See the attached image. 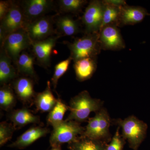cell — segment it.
Here are the masks:
<instances>
[{
  "label": "cell",
  "mask_w": 150,
  "mask_h": 150,
  "mask_svg": "<svg viewBox=\"0 0 150 150\" xmlns=\"http://www.w3.org/2000/svg\"><path fill=\"white\" fill-rule=\"evenodd\" d=\"M100 100L92 98L88 91H83L70 100L69 109L70 113L66 119L81 123L88 119L92 112H96L102 108Z\"/></svg>",
  "instance_id": "6da1fadb"
},
{
  "label": "cell",
  "mask_w": 150,
  "mask_h": 150,
  "mask_svg": "<svg viewBox=\"0 0 150 150\" xmlns=\"http://www.w3.org/2000/svg\"><path fill=\"white\" fill-rule=\"evenodd\" d=\"M70 57L74 62L86 58H96L101 49L99 33L86 34L76 38L72 43H67Z\"/></svg>",
  "instance_id": "7a4b0ae2"
},
{
  "label": "cell",
  "mask_w": 150,
  "mask_h": 150,
  "mask_svg": "<svg viewBox=\"0 0 150 150\" xmlns=\"http://www.w3.org/2000/svg\"><path fill=\"white\" fill-rule=\"evenodd\" d=\"M116 123L122 129V138L127 140L131 149L137 150L146 136L148 126L134 115L124 120L118 119Z\"/></svg>",
  "instance_id": "3957f363"
},
{
  "label": "cell",
  "mask_w": 150,
  "mask_h": 150,
  "mask_svg": "<svg viewBox=\"0 0 150 150\" xmlns=\"http://www.w3.org/2000/svg\"><path fill=\"white\" fill-rule=\"evenodd\" d=\"M84 131L85 128L81 126V123L74 121L64 120L53 128L49 139L51 147L61 146L63 144L75 142Z\"/></svg>",
  "instance_id": "277c9868"
},
{
  "label": "cell",
  "mask_w": 150,
  "mask_h": 150,
  "mask_svg": "<svg viewBox=\"0 0 150 150\" xmlns=\"http://www.w3.org/2000/svg\"><path fill=\"white\" fill-rule=\"evenodd\" d=\"M110 119L107 110L102 108L96 112L94 116L89 118L83 134L81 136L102 141L110 138Z\"/></svg>",
  "instance_id": "5b68a950"
},
{
  "label": "cell",
  "mask_w": 150,
  "mask_h": 150,
  "mask_svg": "<svg viewBox=\"0 0 150 150\" xmlns=\"http://www.w3.org/2000/svg\"><path fill=\"white\" fill-rule=\"evenodd\" d=\"M32 41L24 28L10 33L6 37L1 48L15 64L22 52L31 46Z\"/></svg>",
  "instance_id": "8992f818"
},
{
  "label": "cell",
  "mask_w": 150,
  "mask_h": 150,
  "mask_svg": "<svg viewBox=\"0 0 150 150\" xmlns=\"http://www.w3.org/2000/svg\"><path fill=\"white\" fill-rule=\"evenodd\" d=\"M55 16H44L25 24L26 30L32 42L44 40L56 34L54 28Z\"/></svg>",
  "instance_id": "52a82bcc"
},
{
  "label": "cell",
  "mask_w": 150,
  "mask_h": 150,
  "mask_svg": "<svg viewBox=\"0 0 150 150\" xmlns=\"http://www.w3.org/2000/svg\"><path fill=\"white\" fill-rule=\"evenodd\" d=\"M104 4L102 1H91L82 18L86 34L99 33L102 25Z\"/></svg>",
  "instance_id": "ba28073f"
},
{
  "label": "cell",
  "mask_w": 150,
  "mask_h": 150,
  "mask_svg": "<svg viewBox=\"0 0 150 150\" xmlns=\"http://www.w3.org/2000/svg\"><path fill=\"white\" fill-rule=\"evenodd\" d=\"M20 5L26 23L46 16L54 8V1L51 0H25Z\"/></svg>",
  "instance_id": "9c48e42d"
},
{
  "label": "cell",
  "mask_w": 150,
  "mask_h": 150,
  "mask_svg": "<svg viewBox=\"0 0 150 150\" xmlns=\"http://www.w3.org/2000/svg\"><path fill=\"white\" fill-rule=\"evenodd\" d=\"M60 37L54 35L44 40L32 42L33 55L39 65L44 68L50 66L52 51Z\"/></svg>",
  "instance_id": "30bf717a"
},
{
  "label": "cell",
  "mask_w": 150,
  "mask_h": 150,
  "mask_svg": "<svg viewBox=\"0 0 150 150\" xmlns=\"http://www.w3.org/2000/svg\"><path fill=\"white\" fill-rule=\"evenodd\" d=\"M99 41L103 50L119 51L126 47L120 30L115 25H107L100 30Z\"/></svg>",
  "instance_id": "8fae6325"
},
{
  "label": "cell",
  "mask_w": 150,
  "mask_h": 150,
  "mask_svg": "<svg viewBox=\"0 0 150 150\" xmlns=\"http://www.w3.org/2000/svg\"><path fill=\"white\" fill-rule=\"evenodd\" d=\"M26 22L20 4L13 2L8 13L1 21L0 28L7 35L24 28Z\"/></svg>",
  "instance_id": "7c38bea8"
},
{
  "label": "cell",
  "mask_w": 150,
  "mask_h": 150,
  "mask_svg": "<svg viewBox=\"0 0 150 150\" xmlns=\"http://www.w3.org/2000/svg\"><path fill=\"white\" fill-rule=\"evenodd\" d=\"M35 81L28 77H18L12 82L17 98L24 104H29L34 102L36 93L34 89Z\"/></svg>",
  "instance_id": "4fadbf2b"
},
{
  "label": "cell",
  "mask_w": 150,
  "mask_h": 150,
  "mask_svg": "<svg viewBox=\"0 0 150 150\" xmlns=\"http://www.w3.org/2000/svg\"><path fill=\"white\" fill-rule=\"evenodd\" d=\"M50 131L48 128L41 126L30 127L18 137L16 141L9 145L8 147L20 149H24L40 138L46 137Z\"/></svg>",
  "instance_id": "5bb4252c"
},
{
  "label": "cell",
  "mask_w": 150,
  "mask_h": 150,
  "mask_svg": "<svg viewBox=\"0 0 150 150\" xmlns=\"http://www.w3.org/2000/svg\"><path fill=\"white\" fill-rule=\"evenodd\" d=\"M146 16H150V14L144 8L126 5L120 8L119 25H133L139 23Z\"/></svg>",
  "instance_id": "9a60e30c"
},
{
  "label": "cell",
  "mask_w": 150,
  "mask_h": 150,
  "mask_svg": "<svg viewBox=\"0 0 150 150\" xmlns=\"http://www.w3.org/2000/svg\"><path fill=\"white\" fill-rule=\"evenodd\" d=\"M8 118L16 129L28 124H40V123L39 116L34 115L25 107L10 111Z\"/></svg>",
  "instance_id": "2e32d148"
},
{
  "label": "cell",
  "mask_w": 150,
  "mask_h": 150,
  "mask_svg": "<svg viewBox=\"0 0 150 150\" xmlns=\"http://www.w3.org/2000/svg\"><path fill=\"white\" fill-rule=\"evenodd\" d=\"M56 34L61 37L73 36L79 32V23L69 15H59L54 18Z\"/></svg>",
  "instance_id": "e0dca14e"
},
{
  "label": "cell",
  "mask_w": 150,
  "mask_h": 150,
  "mask_svg": "<svg viewBox=\"0 0 150 150\" xmlns=\"http://www.w3.org/2000/svg\"><path fill=\"white\" fill-rule=\"evenodd\" d=\"M11 59L1 48L0 54V83L1 86L9 84L18 77L17 70L12 64Z\"/></svg>",
  "instance_id": "ac0fdd59"
},
{
  "label": "cell",
  "mask_w": 150,
  "mask_h": 150,
  "mask_svg": "<svg viewBox=\"0 0 150 150\" xmlns=\"http://www.w3.org/2000/svg\"><path fill=\"white\" fill-rule=\"evenodd\" d=\"M74 62L76 78L79 81L89 79L96 71V58H84Z\"/></svg>",
  "instance_id": "d6986e66"
},
{
  "label": "cell",
  "mask_w": 150,
  "mask_h": 150,
  "mask_svg": "<svg viewBox=\"0 0 150 150\" xmlns=\"http://www.w3.org/2000/svg\"><path fill=\"white\" fill-rule=\"evenodd\" d=\"M34 59L35 58L33 54L24 51L19 56L15 64L18 74L37 81L38 77L33 67Z\"/></svg>",
  "instance_id": "ffe728a7"
},
{
  "label": "cell",
  "mask_w": 150,
  "mask_h": 150,
  "mask_svg": "<svg viewBox=\"0 0 150 150\" xmlns=\"http://www.w3.org/2000/svg\"><path fill=\"white\" fill-rule=\"evenodd\" d=\"M57 101V99L52 93L50 82L48 81L45 90L36 94L33 103L38 111L45 112L51 111Z\"/></svg>",
  "instance_id": "44dd1931"
},
{
  "label": "cell",
  "mask_w": 150,
  "mask_h": 150,
  "mask_svg": "<svg viewBox=\"0 0 150 150\" xmlns=\"http://www.w3.org/2000/svg\"><path fill=\"white\" fill-rule=\"evenodd\" d=\"M105 146L102 141L82 136H80L75 142L68 144L69 150H105Z\"/></svg>",
  "instance_id": "7402d4cb"
},
{
  "label": "cell",
  "mask_w": 150,
  "mask_h": 150,
  "mask_svg": "<svg viewBox=\"0 0 150 150\" xmlns=\"http://www.w3.org/2000/svg\"><path fill=\"white\" fill-rule=\"evenodd\" d=\"M16 96L10 84L2 86L0 89V107L2 110L10 112L16 104Z\"/></svg>",
  "instance_id": "603a6c76"
},
{
  "label": "cell",
  "mask_w": 150,
  "mask_h": 150,
  "mask_svg": "<svg viewBox=\"0 0 150 150\" xmlns=\"http://www.w3.org/2000/svg\"><path fill=\"white\" fill-rule=\"evenodd\" d=\"M68 110L69 106L58 98L56 105L49 112L47 118V123L53 128L56 127L64 121V116Z\"/></svg>",
  "instance_id": "cb8c5ba5"
},
{
  "label": "cell",
  "mask_w": 150,
  "mask_h": 150,
  "mask_svg": "<svg viewBox=\"0 0 150 150\" xmlns=\"http://www.w3.org/2000/svg\"><path fill=\"white\" fill-rule=\"evenodd\" d=\"M103 3L104 4V11L102 25L100 30L107 25H119L121 8L105 4L103 2Z\"/></svg>",
  "instance_id": "d4e9b609"
},
{
  "label": "cell",
  "mask_w": 150,
  "mask_h": 150,
  "mask_svg": "<svg viewBox=\"0 0 150 150\" xmlns=\"http://www.w3.org/2000/svg\"><path fill=\"white\" fill-rule=\"evenodd\" d=\"M87 1L85 0H60L58 1L59 11L62 13H76L81 10Z\"/></svg>",
  "instance_id": "484cf974"
},
{
  "label": "cell",
  "mask_w": 150,
  "mask_h": 150,
  "mask_svg": "<svg viewBox=\"0 0 150 150\" xmlns=\"http://www.w3.org/2000/svg\"><path fill=\"white\" fill-rule=\"evenodd\" d=\"M72 59L70 56L68 59L58 63L55 67L54 74L51 78L52 85L54 89L56 88L58 81L67 71Z\"/></svg>",
  "instance_id": "4316f807"
},
{
  "label": "cell",
  "mask_w": 150,
  "mask_h": 150,
  "mask_svg": "<svg viewBox=\"0 0 150 150\" xmlns=\"http://www.w3.org/2000/svg\"><path fill=\"white\" fill-rule=\"evenodd\" d=\"M16 128L12 123L2 121L0 123V146H2L11 139Z\"/></svg>",
  "instance_id": "83f0119b"
},
{
  "label": "cell",
  "mask_w": 150,
  "mask_h": 150,
  "mask_svg": "<svg viewBox=\"0 0 150 150\" xmlns=\"http://www.w3.org/2000/svg\"><path fill=\"white\" fill-rule=\"evenodd\" d=\"M120 127L118 126L110 144L105 146V150H123L125 140L120 135Z\"/></svg>",
  "instance_id": "f1b7e54d"
},
{
  "label": "cell",
  "mask_w": 150,
  "mask_h": 150,
  "mask_svg": "<svg viewBox=\"0 0 150 150\" xmlns=\"http://www.w3.org/2000/svg\"><path fill=\"white\" fill-rule=\"evenodd\" d=\"M13 2L11 1H0V20L1 21L8 13Z\"/></svg>",
  "instance_id": "f546056e"
},
{
  "label": "cell",
  "mask_w": 150,
  "mask_h": 150,
  "mask_svg": "<svg viewBox=\"0 0 150 150\" xmlns=\"http://www.w3.org/2000/svg\"><path fill=\"white\" fill-rule=\"evenodd\" d=\"M103 2L111 5L115 6L118 8H121L127 5L126 1L124 0H104Z\"/></svg>",
  "instance_id": "4dcf8cb0"
},
{
  "label": "cell",
  "mask_w": 150,
  "mask_h": 150,
  "mask_svg": "<svg viewBox=\"0 0 150 150\" xmlns=\"http://www.w3.org/2000/svg\"><path fill=\"white\" fill-rule=\"evenodd\" d=\"M50 150H62L61 146L53 147Z\"/></svg>",
  "instance_id": "1f68e13d"
}]
</instances>
